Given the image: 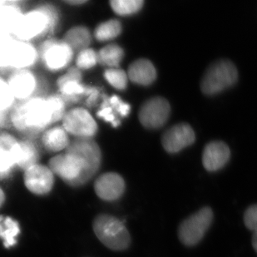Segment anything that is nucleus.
<instances>
[{
    "mask_svg": "<svg viewBox=\"0 0 257 257\" xmlns=\"http://www.w3.org/2000/svg\"><path fill=\"white\" fill-rule=\"evenodd\" d=\"M15 128L24 134H39L54 123V113L48 98L30 97L15 107L12 113Z\"/></svg>",
    "mask_w": 257,
    "mask_h": 257,
    "instance_id": "nucleus-2",
    "label": "nucleus"
},
{
    "mask_svg": "<svg viewBox=\"0 0 257 257\" xmlns=\"http://www.w3.org/2000/svg\"><path fill=\"white\" fill-rule=\"evenodd\" d=\"M97 63V53L90 48L79 52L76 58V67L80 70H87L93 68Z\"/></svg>",
    "mask_w": 257,
    "mask_h": 257,
    "instance_id": "nucleus-28",
    "label": "nucleus"
},
{
    "mask_svg": "<svg viewBox=\"0 0 257 257\" xmlns=\"http://www.w3.org/2000/svg\"><path fill=\"white\" fill-rule=\"evenodd\" d=\"M5 193L3 192V190L0 188V206H2L3 203L5 202Z\"/></svg>",
    "mask_w": 257,
    "mask_h": 257,
    "instance_id": "nucleus-34",
    "label": "nucleus"
},
{
    "mask_svg": "<svg viewBox=\"0 0 257 257\" xmlns=\"http://www.w3.org/2000/svg\"><path fill=\"white\" fill-rule=\"evenodd\" d=\"M63 40L73 49V52L79 53L82 50L88 49L92 41V35L87 28L77 26L69 29Z\"/></svg>",
    "mask_w": 257,
    "mask_h": 257,
    "instance_id": "nucleus-21",
    "label": "nucleus"
},
{
    "mask_svg": "<svg viewBox=\"0 0 257 257\" xmlns=\"http://www.w3.org/2000/svg\"><path fill=\"white\" fill-rule=\"evenodd\" d=\"M127 76L133 83L142 86L151 85L157 78V71L153 63L141 58L129 66Z\"/></svg>",
    "mask_w": 257,
    "mask_h": 257,
    "instance_id": "nucleus-17",
    "label": "nucleus"
},
{
    "mask_svg": "<svg viewBox=\"0 0 257 257\" xmlns=\"http://www.w3.org/2000/svg\"><path fill=\"white\" fill-rule=\"evenodd\" d=\"M230 157V149L226 143L222 142H211L204 149L202 163L206 170L216 172L226 166Z\"/></svg>",
    "mask_w": 257,
    "mask_h": 257,
    "instance_id": "nucleus-16",
    "label": "nucleus"
},
{
    "mask_svg": "<svg viewBox=\"0 0 257 257\" xmlns=\"http://www.w3.org/2000/svg\"><path fill=\"white\" fill-rule=\"evenodd\" d=\"M102 162L99 146L92 139H77L66 152L49 161V168L72 187H81L92 179Z\"/></svg>",
    "mask_w": 257,
    "mask_h": 257,
    "instance_id": "nucleus-1",
    "label": "nucleus"
},
{
    "mask_svg": "<svg viewBox=\"0 0 257 257\" xmlns=\"http://www.w3.org/2000/svg\"><path fill=\"white\" fill-rule=\"evenodd\" d=\"M244 224L246 228L257 232V204L249 206L244 214Z\"/></svg>",
    "mask_w": 257,
    "mask_h": 257,
    "instance_id": "nucleus-31",
    "label": "nucleus"
},
{
    "mask_svg": "<svg viewBox=\"0 0 257 257\" xmlns=\"http://www.w3.org/2000/svg\"><path fill=\"white\" fill-rule=\"evenodd\" d=\"M93 230L101 242L113 250H124L131 244V236L126 226L114 216L102 214L93 221Z\"/></svg>",
    "mask_w": 257,
    "mask_h": 257,
    "instance_id": "nucleus-3",
    "label": "nucleus"
},
{
    "mask_svg": "<svg viewBox=\"0 0 257 257\" xmlns=\"http://www.w3.org/2000/svg\"><path fill=\"white\" fill-rule=\"evenodd\" d=\"M56 21L54 10L49 6H42L28 13L20 20L16 34L22 41H28L45 34L54 27Z\"/></svg>",
    "mask_w": 257,
    "mask_h": 257,
    "instance_id": "nucleus-5",
    "label": "nucleus"
},
{
    "mask_svg": "<svg viewBox=\"0 0 257 257\" xmlns=\"http://www.w3.org/2000/svg\"><path fill=\"white\" fill-rule=\"evenodd\" d=\"M73 49L63 40L49 39L44 42L39 49V57L48 69L59 71L71 63Z\"/></svg>",
    "mask_w": 257,
    "mask_h": 257,
    "instance_id": "nucleus-8",
    "label": "nucleus"
},
{
    "mask_svg": "<svg viewBox=\"0 0 257 257\" xmlns=\"http://www.w3.org/2000/svg\"><path fill=\"white\" fill-rule=\"evenodd\" d=\"M7 82L15 99H29L36 89L35 76L28 69H17L10 75Z\"/></svg>",
    "mask_w": 257,
    "mask_h": 257,
    "instance_id": "nucleus-15",
    "label": "nucleus"
},
{
    "mask_svg": "<svg viewBox=\"0 0 257 257\" xmlns=\"http://www.w3.org/2000/svg\"><path fill=\"white\" fill-rule=\"evenodd\" d=\"M62 121L66 132L77 139H92L97 134V122L83 107H76L66 112Z\"/></svg>",
    "mask_w": 257,
    "mask_h": 257,
    "instance_id": "nucleus-7",
    "label": "nucleus"
},
{
    "mask_svg": "<svg viewBox=\"0 0 257 257\" xmlns=\"http://www.w3.org/2000/svg\"><path fill=\"white\" fill-rule=\"evenodd\" d=\"M238 79L237 69L234 63L221 59L212 63L201 79V88L206 95L217 94L234 85Z\"/></svg>",
    "mask_w": 257,
    "mask_h": 257,
    "instance_id": "nucleus-4",
    "label": "nucleus"
},
{
    "mask_svg": "<svg viewBox=\"0 0 257 257\" xmlns=\"http://www.w3.org/2000/svg\"><path fill=\"white\" fill-rule=\"evenodd\" d=\"M15 97L7 81L0 78V112L9 109L15 102Z\"/></svg>",
    "mask_w": 257,
    "mask_h": 257,
    "instance_id": "nucleus-29",
    "label": "nucleus"
},
{
    "mask_svg": "<svg viewBox=\"0 0 257 257\" xmlns=\"http://www.w3.org/2000/svg\"><path fill=\"white\" fill-rule=\"evenodd\" d=\"M195 139L196 136L192 126L187 123H179L164 133L162 138V144L168 153H177L192 145Z\"/></svg>",
    "mask_w": 257,
    "mask_h": 257,
    "instance_id": "nucleus-11",
    "label": "nucleus"
},
{
    "mask_svg": "<svg viewBox=\"0 0 257 257\" xmlns=\"http://www.w3.org/2000/svg\"><path fill=\"white\" fill-rule=\"evenodd\" d=\"M37 58L36 49L25 41H20L14 45L9 54L10 64L18 69H26L27 67L35 63Z\"/></svg>",
    "mask_w": 257,
    "mask_h": 257,
    "instance_id": "nucleus-18",
    "label": "nucleus"
},
{
    "mask_svg": "<svg viewBox=\"0 0 257 257\" xmlns=\"http://www.w3.org/2000/svg\"><path fill=\"white\" fill-rule=\"evenodd\" d=\"M214 213L210 206H204L185 219L178 227V238L182 245L192 247L201 242L213 221Z\"/></svg>",
    "mask_w": 257,
    "mask_h": 257,
    "instance_id": "nucleus-6",
    "label": "nucleus"
},
{
    "mask_svg": "<svg viewBox=\"0 0 257 257\" xmlns=\"http://www.w3.org/2000/svg\"><path fill=\"white\" fill-rule=\"evenodd\" d=\"M251 243H252L254 250L257 253V232H253L252 237H251Z\"/></svg>",
    "mask_w": 257,
    "mask_h": 257,
    "instance_id": "nucleus-32",
    "label": "nucleus"
},
{
    "mask_svg": "<svg viewBox=\"0 0 257 257\" xmlns=\"http://www.w3.org/2000/svg\"><path fill=\"white\" fill-rule=\"evenodd\" d=\"M49 103L51 105L53 113H54V122L63 120L65 115V101L61 96H50L48 97Z\"/></svg>",
    "mask_w": 257,
    "mask_h": 257,
    "instance_id": "nucleus-30",
    "label": "nucleus"
},
{
    "mask_svg": "<svg viewBox=\"0 0 257 257\" xmlns=\"http://www.w3.org/2000/svg\"><path fill=\"white\" fill-rule=\"evenodd\" d=\"M42 143L47 150L58 153L67 149L70 145L68 134L63 126H54L44 132L42 137Z\"/></svg>",
    "mask_w": 257,
    "mask_h": 257,
    "instance_id": "nucleus-20",
    "label": "nucleus"
},
{
    "mask_svg": "<svg viewBox=\"0 0 257 257\" xmlns=\"http://www.w3.org/2000/svg\"><path fill=\"white\" fill-rule=\"evenodd\" d=\"M170 112L168 100L161 97H153L142 105L139 110V121L146 128H159L168 121Z\"/></svg>",
    "mask_w": 257,
    "mask_h": 257,
    "instance_id": "nucleus-9",
    "label": "nucleus"
},
{
    "mask_svg": "<svg viewBox=\"0 0 257 257\" xmlns=\"http://www.w3.org/2000/svg\"><path fill=\"white\" fill-rule=\"evenodd\" d=\"M87 1L85 0H70V1H67V4L71 5H80L85 4Z\"/></svg>",
    "mask_w": 257,
    "mask_h": 257,
    "instance_id": "nucleus-33",
    "label": "nucleus"
},
{
    "mask_svg": "<svg viewBox=\"0 0 257 257\" xmlns=\"http://www.w3.org/2000/svg\"><path fill=\"white\" fill-rule=\"evenodd\" d=\"M25 187L36 195H45L50 192L54 187V173L46 166L36 164L25 171Z\"/></svg>",
    "mask_w": 257,
    "mask_h": 257,
    "instance_id": "nucleus-10",
    "label": "nucleus"
},
{
    "mask_svg": "<svg viewBox=\"0 0 257 257\" xmlns=\"http://www.w3.org/2000/svg\"><path fill=\"white\" fill-rule=\"evenodd\" d=\"M129 112L130 106L127 103L124 102L120 97L112 96L109 98H105L97 115L116 126L119 124L117 115L126 116Z\"/></svg>",
    "mask_w": 257,
    "mask_h": 257,
    "instance_id": "nucleus-19",
    "label": "nucleus"
},
{
    "mask_svg": "<svg viewBox=\"0 0 257 257\" xmlns=\"http://www.w3.org/2000/svg\"><path fill=\"white\" fill-rule=\"evenodd\" d=\"M112 10L116 15L128 16L141 10L144 5L143 0H114L110 2Z\"/></svg>",
    "mask_w": 257,
    "mask_h": 257,
    "instance_id": "nucleus-26",
    "label": "nucleus"
},
{
    "mask_svg": "<svg viewBox=\"0 0 257 257\" xmlns=\"http://www.w3.org/2000/svg\"><path fill=\"white\" fill-rule=\"evenodd\" d=\"M123 57V49L116 44L107 45L97 53L98 63L109 68H118Z\"/></svg>",
    "mask_w": 257,
    "mask_h": 257,
    "instance_id": "nucleus-23",
    "label": "nucleus"
},
{
    "mask_svg": "<svg viewBox=\"0 0 257 257\" xmlns=\"http://www.w3.org/2000/svg\"><path fill=\"white\" fill-rule=\"evenodd\" d=\"M104 78L116 90L126 89L129 79L127 73L118 68L107 69L104 72Z\"/></svg>",
    "mask_w": 257,
    "mask_h": 257,
    "instance_id": "nucleus-27",
    "label": "nucleus"
},
{
    "mask_svg": "<svg viewBox=\"0 0 257 257\" xmlns=\"http://www.w3.org/2000/svg\"><path fill=\"white\" fill-rule=\"evenodd\" d=\"M121 24L117 20H109L100 24L94 31L97 41L106 42L112 40L121 33Z\"/></svg>",
    "mask_w": 257,
    "mask_h": 257,
    "instance_id": "nucleus-24",
    "label": "nucleus"
},
{
    "mask_svg": "<svg viewBox=\"0 0 257 257\" xmlns=\"http://www.w3.org/2000/svg\"><path fill=\"white\" fill-rule=\"evenodd\" d=\"M58 86L63 99L78 100L87 93V87L82 83V73L77 67L70 68L58 78Z\"/></svg>",
    "mask_w": 257,
    "mask_h": 257,
    "instance_id": "nucleus-14",
    "label": "nucleus"
},
{
    "mask_svg": "<svg viewBox=\"0 0 257 257\" xmlns=\"http://www.w3.org/2000/svg\"><path fill=\"white\" fill-rule=\"evenodd\" d=\"M20 153V142L10 134H0V179L7 177L18 166Z\"/></svg>",
    "mask_w": 257,
    "mask_h": 257,
    "instance_id": "nucleus-12",
    "label": "nucleus"
},
{
    "mask_svg": "<svg viewBox=\"0 0 257 257\" xmlns=\"http://www.w3.org/2000/svg\"><path fill=\"white\" fill-rule=\"evenodd\" d=\"M20 146L21 153L18 167L25 172L33 166L38 164L39 152L37 150L36 146L30 141H21Z\"/></svg>",
    "mask_w": 257,
    "mask_h": 257,
    "instance_id": "nucleus-25",
    "label": "nucleus"
},
{
    "mask_svg": "<svg viewBox=\"0 0 257 257\" xmlns=\"http://www.w3.org/2000/svg\"><path fill=\"white\" fill-rule=\"evenodd\" d=\"M20 224L10 216H0V238L5 247L10 248L16 245V237L20 234Z\"/></svg>",
    "mask_w": 257,
    "mask_h": 257,
    "instance_id": "nucleus-22",
    "label": "nucleus"
},
{
    "mask_svg": "<svg viewBox=\"0 0 257 257\" xmlns=\"http://www.w3.org/2000/svg\"><path fill=\"white\" fill-rule=\"evenodd\" d=\"M94 190L97 197L101 199L107 201H116L125 192V182L116 172H107L96 180Z\"/></svg>",
    "mask_w": 257,
    "mask_h": 257,
    "instance_id": "nucleus-13",
    "label": "nucleus"
}]
</instances>
